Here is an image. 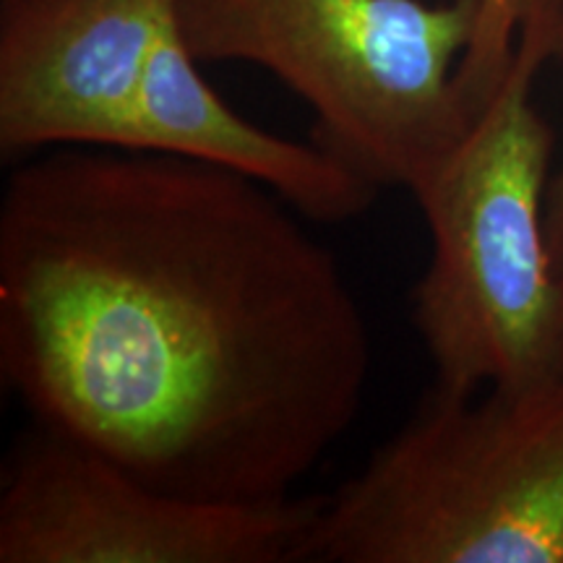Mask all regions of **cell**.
Instances as JSON below:
<instances>
[{"label": "cell", "mask_w": 563, "mask_h": 563, "mask_svg": "<svg viewBox=\"0 0 563 563\" xmlns=\"http://www.w3.org/2000/svg\"><path fill=\"white\" fill-rule=\"evenodd\" d=\"M548 230H551L553 249L563 262V165L551 180V191H548Z\"/></svg>", "instance_id": "9c48e42d"}, {"label": "cell", "mask_w": 563, "mask_h": 563, "mask_svg": "<svg viewBox=\"0 0 563 563\" xmlns=\"http://www.w3.org/2000/svg\"><path fill=\"white\" fill-rule=\"evenodd\" d=\"M180 0H0V154L121 146Z\"/></svg>", "instance_id": "8992f818"}, {"label": "cell", "mask_w": 563, "mask_h": 563, "mask_svg": "<svg viewBox=\"0 0 563 563\" xmlns=\"http://www.w3.org/2000/svg\"><path fill=\"white\" fill-rule=\"evenodd\" d=\"M563 55V21L519 34L504 81L412 188L431 256L412 321L433 389L470 397L563 378V262L548 230L553 131L534 79Z\"/></svg>", "instance_id": "7a4b0ae2"}, {"label": "cell", "mask_w": 563, "mask_h": 563, "mask_svg": "<svg viewBox=\"0 0 563 563\" xmlns=\"http://www.w3.org/2000/svg\"><path fill=\"white\" fill-rule=\"evenodd\" d=\"M323 496L201 501L30 426L0 470V563H300Z\"/></svg>", "instance_id": "5b68a950"}, {"label": "cell", "mask_w": 563, "mask_h": 563, "mask_svg": "<svg viewBox=\"0 0 563 563\" xmlns=\"http://www.w3.org/2000/svg\"><path fill=\"white\" fill-rule=\"evenodd\" d=\"M302 561L563 563V378L428 391L323 496Z\"/></svg>", "instance_id": "3957f363"}, {"label": "cell", "mask_w": 563, "mask_h": 563, "mask_svg": "<svg viewBox=\"0 0 563 563\" xmlns=\"http://www.w3.org/2000/svg\"><path fill=\"white\" fill-rule=\"evenodd\" d=\"M481 0H180L199 63L269 70L313 112V141L378 188L418 183L473 123L456 68Z\"/></svg>", "instance_id": "277c9868"}, {"label": "cell", "mask_w": 563, "mask_h": 563, "mask_svg": "<svg viewBox=\"0 0 563 563\" xmlns=\"http://www.w3.org/2000/svg\"><path fill=\"white\" fill-rule=\"evenodd\" d=\"M262 183L60 146L0 196V376L34 426L154 488L285 501L340 443L373 344L332 251Z\"/></svg>", "instance_id": "6da1fadb"}, {"label": "cell", "mask_w": 563, "mask_h": 563, "mask_svg": "<svg viewBox=\"0 0 563 563\" xmlns=\"http://www.w3.org/2000/svg\"><path fill=\"white\" fill-rule=\"evenodd\" d=\"M543 19L563 21V0H481L475 37L456 68V89L473 115L504 81L525 26Z\"/></svg>", "instance_id": "ba28073f"}, {"label": "cell", "mask_w": 563, "mask_h": 563, "mask_svg": "<svg viewBox=\"0 0 563 563\" xmlns=\"http://www.w3.org/2000/svg\"><path fill=\"white\" fill-rule=\"evenodd\" d=\"M121 150L180 154L243 175L308 222L357 220L382 191L316 141L282 139L238 115L201 76L178 21L154 47Z\"/></svg>", "instance_id": "52a82bcc"}]
</instances>
